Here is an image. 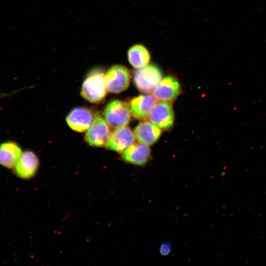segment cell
I'll use <instances>...</instances> for the list:
<instances>
[{
    "label": "cell",
    "instance_id": "cell-1",
    "mask_svg": "<svg viewBox=\"0 0 266 266\" xmlns=\"http://www.w3.org/2000/svg\"><path fill=\"white\" fill-rule=\"evenodd\" d=\"M105 73L100 68L92 69L86 77L82 86V97L92 103H98L105 97L107 89Z\"/></svg>",
    "mask_w": 266,
    "mask_h": 266
},
{
    "label": "cell",
    "instance_id": "cell-2",
    "mask_svg": "<svg viewBox=\"0 0 266 266\" xmlns=\"http://www.w3.org/2000/svg\"><path fill=\"white\" fill-rule=\"evenodd\" d=\"M163 74L160 68L153 64L137 68L133 74V82L141 92L150 93L162 79Z\"/></svg>",
    "mask_w": 266,
    "mask_h": 266
},
{
    "label": "cell",
    "instance_id": "cell-3",
    "mask_svg": "<svg viewBox=\"0 0 266 266\" xmlns=\"http://www.w3.org/2000/svg\"><path fill=\"white\" fill-rule=\"evenodd\" d=\"M131 110L128 104L119 100L110 101L106 105L103 115L107 124L118 128L127 126L131 119Z\"/></svg>",
    "mask_w": 266,
    "mask_h": 266
},
{
    "label": "cell",
    "instance_id": "cell-4",
    "mask_svg": "<svg viewBox=\"0 0 266 266\" xmlns=\"http://www.w3.org/2000/svg\"><path fill=\"white\" fill-rule=\"evenodd\" d=\"M110 134V129L106 121L99 113H96L93 121L85 134L87 143L96 147L106 145Z\"/></svg>",
    "mask_w": 266,
    "mask_h": 266
},
{
    "label": "cell",
    "instance_id": "cell-5",
    "mask_svg": "<svg viewBox=\"0 0 266 266\" xmlns=\"http://www.w3.org/2000/svg\"><path fill=\"white\" fill-rule=\"evenodd\" d=\"M130 73L127 67L122 65L111 66L105 75L107 90L118 94L125 90L130 82Z\"/></svg>",
    "mask_w": 266,
    "mask_h": 266
},
{
    "label": "cell",
    "instance_id": "cell-6",
    "mask_svg": "<svg viewBox=\"0 0 266 266\" xmlns=\"http://www.w3.org/2000/svg\"><path fill=\"white\" fill-rule=\"evenodd\" d=\"M150 122L160 129L167 130L173 125L174 114L171 104L166 101L156 102L148 115Z\"/></svg>",
    "mask_w": 266,
    "mask_h": 266
},
{
    "label": "cell",
    "instance_id": "cell-7",
    "mask_svg": "<svg viewBox=\"0 0 266 266\" xmlns=\"http://www.w3.org/2000/svg\"><path fill=\"white\" fill-rule=\"evenodd\" d=\"M135 141L134 133L126 126L116 128L112 133L106 147L113 151L122 152Z\"/></svg>",
    "mask_w": 266,
    "mask_h": 266
},
{
    "label": "cell",
    "instance_id": "cell-8",
    "mask_svg": "<svg viewBox=\"0 0 266 266\" xmlns=\"http://www.w3.org/2000/svg\"><path fill=\"white\" fill-rule=\"evenodd\" d=\"M179 82L174 77L168 76L162 79L153 91L154 97L158 100L171 101L180 93Z\"/></svg>",
    "mask_w": 266,
    "mask_h": 266
},
{
    "label": "cell",
    "instance_id": "cell-9",
    "mask_svg": "<svg viewBox=\"0 0 266 266\" xmlns=\"http://www.w3.org/2000/svg\"><path fill=\"white\" fill-rule=\"evenodd\" d=\"M94 120L92 111L85 107H79L72 109L66 118L69 127L78 132L87 131Z\"/></svg>",
    "mask_w": 266,
    "mask_h": 266
},
{
    "label": "cell",
    "instance_id": "cell-10",
    "mask_svg": "<svg viewBox=\"0 0 266 266\" xmlns=\"http://www.w3.org/2000/svg\"><path fill=\"white\" fill-rule=\"evenodd\" d=\"M39 165L36 155L32 151L23 152L13 168L16 174L23 179H29L36 173Z\"/></svg>",
    "mask_w": 266,
    "mask_h": 266
},
{
    "label": "cell",
    "instance_id": "cell-11",
    "mask_svg": "<svg viewBox=\"0 0 266 266\" xmlns=\"http://www.w3.org/2000/svg\"><path fill=\"white\" fill-rule=\"evenodd\" d=\"M133 133L139 143L150 146L159 139L161 134V130L151 122L143 121L137 126Z\"/></svg>",
    "mask_w": 266,
    "mask_h": 266
},
{
    "label": "cell",
    "instance_id": "cell-12",
    "mask_svg": "<svg viewBox=\"0 0 266 266\" xmlns=\"http://www.w3.org/2000/svg\"><path fill=\"white\" fill-rule=\"evenodd\" d=\"M22 153L16 142L12 141L2 142L0 144V165L8 168H14Z\"/></svg>",
    "mask_w": 266,
    "mask_h": 266
},
{
    "label": "cell",
    "instance_id": "cell-13",
    "mask_svg": "<svg viewBox=\"0 0 266 266\" xmlns=\"http://www.w3.org/2000/svg\"><path fill=\"white\" fill-rule=\"evenodd\" d=\"M151 157V150L144 144H133L128 147L122 155L125 161L138 166L146 164Z\"/></svg>",
    "mask_w": 266,
    "mask_h": 266
},
{
    "label": "cell",
    "instance_id": "cell-14",
    "mask_svg": "<svg viewBox=\"0 0 266 266\" xmlns=\"http://www.w3.org/2000/svg\"><path fill=\"white\" fill-rule=\"evenodd\" d=\"M156 100L151 95H141L132 99L130 107L133 116L138 119H145L156 103Z\"/></svg>",
    "mask_w": 266,
    "mask_h": 266
},
{
    "label": "cell",
    "instance_id": "cell-15",
    "mask_svg": "<svg viewBox=\"0 0 266 266\" xmlns=\"http://www.w3.org/2000/svg\"><path fill=\"white\" fill-rule=\"evenodd\" d=\"M150 58L149 51L143 45L135 44L128 50V61L131 66L135 68H139L147 65Z\"/></svg>",
    "mask_w": 266,
    "mask_h": 266
},
{
    "label": "cell",
    "instance_id": "cell-16",
    "mask_svg": "<svg viewBox=\"0 0 266 266\" xmlns=\"http://www.w3.org/2000/svg\"><path fill=\"white\" fill-rule=\"evenodd\" d=\"M171 250L170 245L168 243H164L161 245L160 252L161 254L166 256L168 255Z\"/></svg>",
    "mask_w": 266,
    "mask_h": 266
}]
</instances>
